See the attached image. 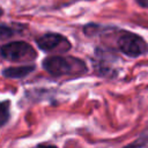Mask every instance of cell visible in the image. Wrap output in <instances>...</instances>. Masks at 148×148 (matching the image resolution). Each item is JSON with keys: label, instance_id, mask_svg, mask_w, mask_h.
I'll list each match as a JSON object with an SVG mask.
<instances>
[{"label": "cell", "instance_id": "1", "mask_svg": "<svg viewBox=\"0 0 148 148\" xmlns=\"http://www.w3.org/2000/svg\"><path fill=\"white\" fill-rule=\"evenodd\" d=\"M44 69L53 76H61L72 73H79L86 69L84 62L74 58H64L59 56H53L46 58L43 61Z\"/></svg>", "mask_w": 148, "mask_h": 148}, {"label": "cell", "instance_id": "2", "mask_svg": "<svg viewBox=\"0 0 148 148\" xmlns=\"http://www.w3.org/2000/svg\"><path fill=\"white\" fill-rule=\"evenodd\" d=\"M0 54L2 58L10 61H22L31 60L36 58V52L31 45L25 42H12L2 45L0 47Z\"/></svg>", "mask_w": 148, "mask_h": 148}, {"label": "cell", "instance_id": "3", "mask_svg": "<svg viewBox=\"0 0 148 148\" xmlns=\"http://www.w3.org/2000/svg\"><path fill=\"white\" fill-rule=\"evenodd\" d=\"M119 50L128 57H139L148 51L147 43L138 35L132 32L123 34L117 42Z\"/></svg>", "mask_w": 148, "mask_h": 148}, {"label": "cell", "instance_id": "4", "mask_svg": "<svg viewBox=\"0 0 148 148\" xmlns=\"http://www.w3.org/2000/svg\"><path fill=\"white\" fill-rule=\"evenodd\" d=\"M61 44H65V45H68V42L65 37H62L61 35L59 34H53V32H49V34H45L43 35L42 37H39L37 39V45L40 50L43 51H52L57 47H59Z\"/></svg>", "mask_w": 148, "mask_h": 148}, {"label": "cell", "instance_id": "5", "mask_svg": "<svg viewBox=\"0 0 148 148\" xmlns=\"http://www.w3.org/2000/svg\"><path fill=\"white\" fill-rule=\"evenodd\" d=\"M34 71V66H20V67H9L6 68L2 74L8 79H21L27 76Z\"/></svg>", "mask_w": 148, "mask_h": 148}, {"label": "cell", "instance_id": "6", "mask_svg": "<svg viewBox=\"0 0 148 148\" xmlns=\"http://www.w3.org/2000/svg\"><path fill=\"white\" fill-rule=\"evenodd\" d=\"M9 118V102L0 103V127L7 123Z\"/></svg>", "mask_w": 148, "mask_h": 148}, {"label": "cell", "instance_id": "7", "mask_svg": "<svg viewBox=\"0 0 148 148\" xmlns=\"http://www.w3.org/2000/svg\"><path fill=\"white\" fill-rule=\"evenodd\" d=\"M14 34V30L8 28V27H5V25H0V40H5V39H8L9 37H12Z\"/></svg>", "mask_w": 148, "mask_h": 148}, {"label": "cell", "instance_id": "8", "mask_svg": "<svg viewBox=\"0 0 148 148\" xmlns=\"http://www.w3.org/2000/svg\"><path fill=\"white\" fill-rule=\"evenodd\" d=\"M139 5L143 6V7H148V0H136Z\"/></svg>", "mask_w": 148, "mask_h": 148}, {"label": "cell", "instance_id": "9", "mask_svg": "<svg viewBox=\"0 0 148 148\" xmlns=\"http://www.w3.org/2000/svg\"><path fill=\"white\" fill-rule=\"evenodd\" d=\"M37 148H57V147L51 146V145H39V146H37Z\"/></svg>", "mask_w": 148, "mask_h": 148}, {"label": "cell", "instance_id": "10", "mask_svg": "<svg viewBox=\"0 0 148 148\" xmlns=\"http://www.w3.org/2000/svg\"><path fill=\"white\" fill-rule=\"evenodd\" d=\"M1 15H2V9L0 8V17H1Z\"/></svg>", "mask_w": 148, "mask_h": 148}]
</instances>
